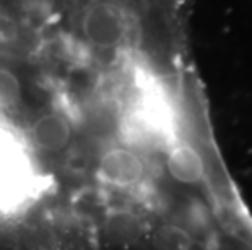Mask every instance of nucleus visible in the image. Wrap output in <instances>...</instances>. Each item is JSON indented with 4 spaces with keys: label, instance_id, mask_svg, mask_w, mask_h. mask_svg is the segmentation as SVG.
<instances>
[{
    "label": "nucleus",
    "instance_id": "f03ea898",
    "mask_svg": "<svg viewBox=\"0 0 252 250\" xmlns=\"http://www.w3.org/2000/svg\"><path fill=\"white\" fill-rule=\"evenodd\" d=\"M72 135V122L61 111H49L39 115L30 129V140L37 150L44 153H59L65 150Z\"/></svg>",
    "mask_w": 252,
    "mask_h": 250
},
{
    "label": "nucleus",
    "instance_id": "f257e3e1",
    "mask_svg": "<svg viewBox=\"0 0 252 250\" xmlns=\"http://www.w3.org/2000/svg\"><path fill=\"white\" fill-rule=\"evenodd\" d=\"M99 172L106 182L117 187H133L143 182L148 167L140 150L132 146H116L108 150L99 161Z\"/></svg>",
    "mask_w": 252,
    "mask_h": 250
},
{
    "label": "nucleus",
    "instance_id": "7ed1b4c3",
    "mask_svg": "<svg viewBox=\"0 0 252 250\" xmlns=\"http://www.w3.org/2000/svg\"><path fill=\"white\" fill-rule=\"evenodd\" d=\"M23 84L18 73L10 65L0 63V109L12 111L21 103Z\"/></svg>",
    "mask_w": 252,
    "mask_h": 250
}]
</instances>
